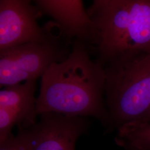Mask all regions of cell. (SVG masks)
<instances>
[{"mask_svg":"<svg viewBox=\"0 0 150 150\" xmlns=\"http://www.w3.org/2000/svg\"><path fill=\"white\" fill-rule=\"evenodd\" d=\"M115 142L126 150H150V122L128 123L118 128Z\"/></svg>","mask_w":150,"mask_h":150,"instance_id":"obj_9","label":"cell"},{"mask_svg":"<svg viewBox=\"0 0 150 150\" xmlns=\"http://www.w3.org/2000/svg\"><path fill=\"white\" fill-rule=\"evenodd\" d=\"M105 99L111 132L142 122L150 111V51H128L103 66Z\"/></svg>","mask_w":150,"mask_h":150,"instance_id":"obj_3","label":"cell"},{"mask_svg":"<svg viewBox=\"0 0 150 150\" xmlns=\"http://www.w3.org/2000/svg\"><path fill=\"white\" fill-rule=\"evenodd\" d=\"M36 80L23 83L6 86L0 91V107L11 110L18 116L23 128L31 127L36 122V101L35 94Z\"/></svg>","mask_w":150,"mask_h":150,"instance_id":"obj_8","label":"cell"},{"mask_svg":"<svg viewBox=\"0 0 150 150\" xmlns=\"http://www.w3.org/2000/svg\"><path fill=\"white\" fill-rule=\"evenodd\" d=\"M20 125L18 116L11 110L0 107V143L4 141L12 134V129Z\"/></svg>","mask_w":150,"mask_h":150,"instance_id":"obj_10","label":"cell"},{"mask_svg":"<svg viewBox=\"0 0 150 150\" xmlns=\"http://www.w3.org/2000/svg\"><path fill=\"white\" fill-rule=\"evenodd\" d=\"M142 122H150V111L149 113L147 114V115L146 116L145 120Z\"/></svg>","mask_w":150,"mask_h":150,"instance_id":"obj_12","label":"cell"},{"mask_svg":"<svg viewBox=\"0 0 150 150\" xmlns=\"http://www.w3.org/2000/svg\"><path fill=\"white\" fill-rule=\"evenodd\" d=\"M72 43L64 37L56 23L45 42L26 43L0 51L1 87L37 80L52 64L68 57Z\"/></svg>","mask_w":150,"mask_h":150,"instance_id":"obj_4","label":"cell"},{"mask_svg":"<svg viewBox=\"0 0 150 150\" xmlns=\"http://www.w3.org/2000/svg\"><path fill=\"white\" fill-rule=\"evenodd\" d=\"M42 16L38 7L28 0L0 1V51L23 44L47 40L56 23L51 21L40 27Z\"/></svg>","mask_w":150,"mask_h":150,"instance_id":"obj_5","label":"cell"},{"mask_svg":"<svg viewBox=\"0 0 150 150\" xmlns=\"http://www.w3.org/2000/svg\"><path fill=\"white\" fill-rule=\"evenodd\" d=\"M31 127L21 129L28 150H76V144L91 126L87 117L43 113Z\"/></svg>","mask_w":150,"mask_h":150,"instance_id":"obj_6","label":"cell"},{"mask_svg":"<svg viewBox=\"0 0 150 150\" xmlns=\"http://www.w3.org/2000/svg\"><path fill=\"white\" fill-rule=\"evenodd\" d=\"M0 150H28L21 130L18 129L17 136L11 134L4 141L1 142Z\"/></svg>","mask_w":150,"mask_h":150,"instance_id":"obj_11","label":"cell"},{"mask_svg":"<svg viewBox=\"0 0 150 150\" xmlns=\"http://www.w3.org/2000/svg\"><path fill=\"white\" fill-rule=\"evenodd\" d=\"M34 4L42 15L50 16L65 38L73 43L79 40L89 50L96 42L93 23L81 0H36Z\"/></svg>","mask_w":150,"mask_h":150,"instance_id":"obj_7","label":"cell"},{"mask_svg":"<svg viewBox=\"0 0 150 150\" xmlns=\"http://www.w3.org/2000/svg\"><path fill=\"white\" fill-rule=\"evenodd\" d=\"M96 42L90 50L103 66L128 51H150V0H95L87 10Z\"/></svg>","mask_w":150,"mask_h":150,"instance_id":"obj_2","label":"cell"},{"mask_svg":"<svg viewBox=\"0 0 150 150\" xmlns=\"http://www.w3.org/2000/svg\"><path fill=\"white\" fill-rule=\"evenodd\" d=\"M105 85L103 68L91 59L87 44L75 40L68 57L52 64L41 77L36 113L92 117L106 129Z\"/></svg>","mask_w":150,"mask_h":150,"instance_id":"obj_1","label":"cell"}]
</instances>
